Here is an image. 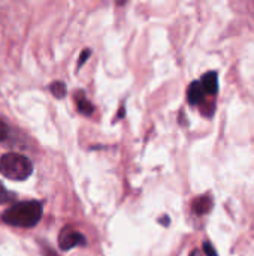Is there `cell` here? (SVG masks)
Masks as SVG:
<instances>
[{
  "label": "cell",
  "instance_id": "6da1fadb",
  "mask_svg": "<svg viewBox=\"0 0 254 256\" xmlns=\"http://www.w3.org/2000/svg\"><path fill=\"white\" fill-rule=\"evenodd\" d=\"M42 218V204L39 201H22L10 206L3 214L1 220L10 226L33 228Z\"/></svg>",
  "mask_w": 254,
  "mask_h": 256
},
{
  "label": "cell",
  "instance_id": "7a4b0ae2",
  "mask_svg": "<svg viewBox=\"0 0 254 256\" xmlns=\"http://www.w3.org/2000/svg\"><path fill=\"white\" fill-rule=\"evenodd\" d=\"M33 172V165L28 158L19 153H6L0 158V174L13 182H22Z\"/></svg>",
  "mask_w": 254,
  "mask_h": 256
},
{
  "label": "cell",
  "instance_id": "3957f363",
  "mask_svg": "<svg viewBox=\"0 0 254 256\" xmlns=\"http://www.w3.org/2000/svg\"><path fill=\"white\" fill-rule=\"evenodd\" d=\"M58 244H60L61 250H70L76 246H84L85 237L81 232L72 230L70 226H66L58 236Z\"/></svg>",
  "mask_w": 254,
  "mask_h": 256
},
{
  "label": "cell",
  "instance_id": "277c9868",
  "mask_svg": "<svg viewBox=\"0 0 254 256\" xmlns=\"http://www.w3.org/2000/svg\"><path fill=\"white\" fill-rule=\"evenodd\" d=\"M201 84H202L205 93H208V94H216L217 90H219V75H217V72L211 70V72L205 74V75L202 76Z\"/></svg>",
  "mask_w": 254,
  "mask_h": 256
},
{
  "label": "cell",
  "instance_id": "5b68a950",
  "mask_svg": "<svg viewBox=\"0 0 254 256\" xmlns=\"http://www.w3.org/2000/svg\"><path fill=\"white\" fill-rule=\"evenodd\" d=\"M204 96H205V90L202 87L201 82L195 81L190 84L189 90H187V99H189V104L192 105H198L204 100Z\"/></svg>",
  "mask_w": 254,
  "mask_h": 256
},
{
  "label": "cell",
  "instance_id": "8992f818",
  "mask_svg": "<svg viewBox=\"0 0 254 256\" xmlns=\"http://www.w3.org/2000/svg\"><path fill=\"white\" fill-rule=\"evenodd\" d=\"M75 100H76V106H78V111L84 116H91L94 112V106L93 104L84 96L82 92H76V96H75Z\"/></svg>",
  "mask_w": 254,
  "mask_h": 256
},
{
  "label": "cell",
  "instance_id": "52a82bcc",
  "mask_svg": "<svg viewBox=\"0 0 254 256\" xmlns=\"http://www.w3.org/2000/svg\"><path fill=\"white\" fill-rule=\"evenodd\" d=\"M213 207V201L210 200V196H198L193 202H192V208L196 214H205L211 210Z\"/></svg>",
  "mask_w": 254,
  "mask_h": 256
},
{
  "label": "cell",
  "instance_id": "ba28073f",
  "mask_svg": "<svg viewBox=\"0 0 254 256\" xmlns=\"http://www.w3.org/2000/svg\"><path fill=\"white\" fill-rule=\"evenodd\" d=\"M51 93L55 96V98H64L66 96V86H64V82H61V81H54L52 84H51Z\"/></svg>",
  "mask_w": 254,
  "mask_h": 256
},
{
  "label": "cell",
  "instance_id": "9c48e42d",
  "mask_svg": "<svg viewBox=\"0 0 254 256\" xmlns=\"http://www.w3.org/2000/svg\"><path fill=\"white\" fill-rule=\"evenodd\" d=\"M13 194H10L1 183H0V204H10L13 201Z\"/></svg>",
  "mask_w": 254,
  "mask_h": 256
},
{
  "label": "cell",
  "instance_id": "30bf717a",
  "mask_svg": "<svg viewBox=\"0 0 254 256\" xmlns=\"http://www.w3.org/2000/svg\"><path fill=\"white\" fill-rule=\"evenodd\" d=\"M204 252H205L207 256H219L217 255V250L214 249V246L211 243H208V242L204 243Z\"/></svg>",
  "mask_w": 254,
  "mask_h": 256
},
{
  "label": "cell",
  "instance_id": "8fae6325",
  "mask_svg": "<svg viewBox=\"0 0 254 256\" xmlns=\"http://www.w3.org/2000/svg\"><path fill=\"white\" fill-rule=\"evenodd\" d=\"M90 54H91L90 50H84V51L81 52V57H79V62H78V68H81V66L87 62V58L90 57Z\"/></svg>",
  "mask_w": 254,
  "mask_h": 256
},
{
  "label": "cell",
  "instance_id": "7c38bea8",
  "mask_svg": "<svg viewBox=\"0 0 254 256\" xmlns=\"http://www.w3.org/2000/svg\"><path fill=\"white\" fill-rule=\"evenodd\" d=\"M7 136V126L0 120V141H3Z\"/></svg>",
  "mask_w": 254,
  "mask_h": 256
},
{
  "label": "cell",
  "instance_id": "4fadbf2b",
  "mask_svg": "<svg viewBox=\"0 0 254 256\" xmlns=\"http://www.w3.org/2000/svg\"><path fill=\"white\" fill-rule=\"evenodd\" d=\"M43 254H45V256H58L52 249H49V248H45V252Z\"/></svg>",
  "mask_w": 254,
  "mask_h": 256
},
{
  "label": "cell",
  "instance_id": "5bb4252c",
  "mask_svg": "<svg viewBox=\"0 0 254 256\" xmlns=\"http://www.w3.org/2000/svg\"><path fill=\"white\" fill-rule=\"evenodd\" d=\"M190 256H202V254H201L199 250H193V252L190 254Z\"/></svg>",
  "mask_w": 254,
  "mask_h": 256
},
{
  "label": "cell",
  "instance_id": "9a60e30c",
  "mask_svg": "<svg viewBox=\"0 0 254 256\" xmlns=\"http://www.w3.org/2000/svg\"><path fill=\"white\" fill-rule=\"evenodd\" d=\"M168 222H169L168 219H162V224H163V225H168Z\"/></svg>",
  "mask_w": 254,
  "mask_h": 256
}]
</instances>
